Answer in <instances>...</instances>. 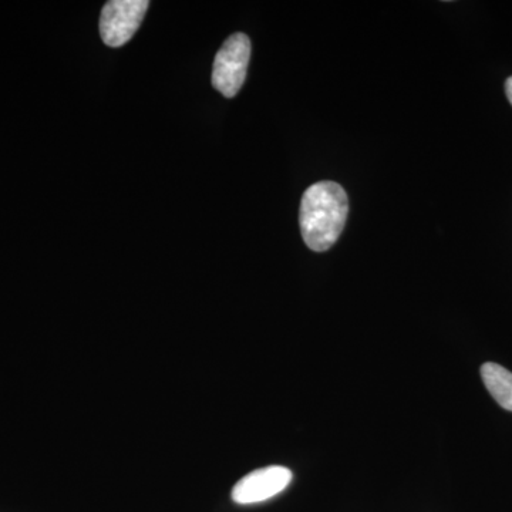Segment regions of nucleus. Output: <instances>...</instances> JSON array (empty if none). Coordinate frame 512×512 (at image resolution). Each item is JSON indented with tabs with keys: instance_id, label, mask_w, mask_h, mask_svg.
Returning a JSON list of instances; mask_svg holds the SVG:
<instances>
[{
	"instance_id": "obj_6",
	"label": "nucleus",
	"mask_w": 512,
	"mask_h": 512,
	"mask_svg": "<svg viewBox=\"0 0 512 512\" xmlns=\"http://www.w3.org/2000/svg\"><path fill=\"white\" fill-rule=\"evenodd\" d=\"M505 92H507L508 100H510V103L512 104V77L507 80V83H505Z\"/></svg>"
},
{
	"instance_id": "obj_5",
	"label": "nucleus",
	"mask_w": 512,
	"mask_h": 512,
	"mask_svg": "<svg viewBox=\"0 0 512 512\" xmlns=\"http://www.w3.org/2000/svg\"><path fill=\"white\" fill-rule=\"evenodd\" d=\"M481 377L495 402L512 412V373L497 363H485L481 367Z\"/></svg>"
},
{
	"instance_id": "obj_1",
	"label": "nucleus",
	"mask_w": 512,
	"mask_h": 512,
	"mask_svg": "<svg viewBox=\"0 0 512 512\" xmlns=\"http://www.w3.org/2000/svg\"><path fill=\"white\" fill-rule=\"evenodd\" d=\"M349 201L346 191L332 181L311 185L303 194L299 224L303 241L315 252H325L338 241L346 218Z\"/></svg>"
},
{
	"instance_id": "obj_2",
	"label": "nucleus",
	"mask_w": 512,
	"mask_h": 512,
	"mask_svg": "<svg viewBox=\"0 0 512 512\" xmlns=\"http://www.w3.org/2000/svg\"><path fill=\"white\" fill-rule=\"evenodd\" d=\"M251 59V40L244 33L229 36L214 60L212 86L222 96H237L247 79L248 64Z\"/></svg>"
},
{
	"instance_id": "obj_4",
	"label": "nucleus",
	"mask_w": 512,
	"mask_h": 512,
	"mask_svg": "<svg viewBox=\"0 0 512 512\" xmlns=\"http://www.w3.org/2000/svg\"><path fill=\"white\" fill-rule=\"evenodd\" d=\"M291 481L292 471L289 468L282 466L259 468L235 484L232 500L242 505L262 503L282 493Z\"/></svg>"
},
{
	"instance_id": "obj_3",
	"label": "nucleus",
	"mask_w": 512,
	"mask_h": 512,
	"mask_svg": "<svg viewBox=\"0 0 512 512\" xmlns=\"http://www.w3.org/2000/svg\"><path fill=\"white\" fill-rule=\"evenodd\" d=\"M148 6H150L148 0L107 2L100 16V36L103 42L110 47L126 45L140 28Z\"/></svg>"
}]
</instances>
